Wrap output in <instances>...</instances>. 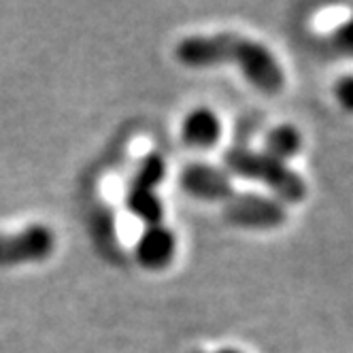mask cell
I'll return each mask as SVG.
<instances>
[{
    "label": "cell",
    "instance_id": "cell-2",
    "mask_svg": "<svg viewBox=\"0 0 353 353\" xmlns=\"http://www.w3.org/2000/svg\"><path fill=\"white\" fill-rule=\"evenodd\" d=\"M223 164L225 170L236 176L268 185L281 198V203H302L307 198L305 179L296 170H292L285 162L266 156L264 151L234 147L225 151Z\"/></svg>",
    "mask_w": 353,
    "mask_h": 353
},
{
    "label": "cell",
    "instance_id": "cell-3",
    "mask_svg": "<svg viewBox=\"0 0 353 353\" xmlns=\"http://www.w3.org/2000/svg\"><path fill=\"white\" fill-rule=\"evenodd\" d=\"M223 217L228 223L241 225V228L270 230L285 223L288 209L281 200L254 192H245V194L234 192L223 203Z\"/></svg>",
    "mask_w": 353,
    "mask_h": 353
},
{
    "label": "cell",
    "instance_id": "cell-1",
    "mask_svg": "<svg viewBox=\"0 0 353 353\" xmlns=\"http://www.w3.org/2000/svg\"><path fill=\"white\" fill-rule=\"evenodd\" d=\"M176 58L188 66H211L234 62L256 90L276 94L285 85V72L268 49L236 32L213 37H190L174 49Z\"/></svg>",
    "mask_w": 353,
    "mask_h": 353
},
{
    "label": "cell",
    "instance_id": "cell-12",
    "mask_svg": "<svg viewBox=\"0 0 353 353\" xmlns=\"http://www.w3.org/2000/svg\"><path fill=\"white\" fill-rule=\"evenodd\" d=\"M215 353H241V351H236V349H219Z\"/></svg>",
    "mask_w": 353,
    "mask_h": 353
},
{
    "label": "cell",
    "instance_id": "cell-5",
    "mask_svg": "<svg viewBox=\"0 0 353 353\" xmlns=\"http://www.w3.org/2000/svg\"><path fill=\"white\" fill-rule=\"evenodd\" d=\"M56 247V236L47 225H30L17 234H0V266L41 262Z\"/></svg>",
    "mask_w": 353,
    "mask_h": 353
},
{
    "label": "cell",
    "instance_id": "cell-10",
    "mask_svg": "<svg viewBox=\"0 0 353 353\" xmlns=\"http://www.w3.org/2000/svg\"><path fill=\"white\" fill-rule=\"evenodd\" d=\"M334 94H336V100L341 103V107L345 111L353 113V74H347V77L339 79Z\"/></svg>",
    "mask_w": 353,
    "mask_h": 353
},
{
    "label": "cell",
    "instance_id": "cell-8",
    "mask_svg": "<svg viewBox=\"0 0 353 353\" xmlns=\"http://www.w3.org/2000/svg\"><path fill=\"white\" fill-rule=\"evenodd\" d=\"M221 123L209 109H196L183 121V139L192 147H213L219 141Z\"/></svg>",
    "mask_w": 353,
    "mask_h": 353
},
{
    "label": "cell",
    "instance_id": "cell-6",
    "mask_svg": "<svg viewBox=\"0 0 353 353\" xmlns=\"http://www.w3.org/2000/svg\"><path fill=\"white\" fill-rule=\"evenodd\" d=\"M183 188L203 200H228L234 194V185L225 170L211 164H190L181 174Z\"/></svg>",
    "mask_w": 353,
    "mask_h": 353
},
{
    "label": "cell",
    "instance_id": "cell-9",
    "mask_svg": "<svg viewBox=\"0 0 353 353\" xmlns=\"http://www.w3.org/2000/svg\"><path fill=\"white\" fill-rule=\"evenodd\" d=\"M300 149H302V134L290 123L276 125L264 139V154L279 162L294 158L296 154H300Z\"/></svg>",
    "mask_w": 353,
    "mask_h": 353
},
{
    "label": "cell",
    "instance_id": "cell-7",
    "mask_svg": "<svg viewBox=\"0 0 353 353\" xmlns=\"http://www.w3.org/2000/svg\"><path fill=\"white\" fill-rule=\"evenodd\" d=\"M174 256V236L164 225H151L137 245V258L147 268H164Z\"/></svg>",
    "mask_w": 353,
    "mask_h": 353
},
{
    "label": "cell",
    "instance_id": "cell-4",
    "mask_svg": "<svg viewBox=\"0 0 353 353\" xmlns=\"http://www.w3.org/2000/svg\"><path fill=\"white\" fill-rule=\"evenodd\" d=\"M164 172L166 166L162 156L149 154L143 160L128 194V209L149 225H160L162 221V205L154 194V185L162 181Z\"/></svg>",
    "mask_w": 353,
    "mask_h": 353
},
{
    "label": "cell",
    "instance_id": "cell-11",
    "mask_svg": "<svg viewBox=\"0 0 353 353\" xmlns=\"http://www.w3.org/2000/svg\"><path fill=\"white\" fill-rule=\"evenodd\" d=\"M334 45L341 49L343 54L353 56V17L347 19L343 26L334 32Z\"/></svg>",
    "mask_w": 353,
    "mask_h": 353
}]
</instances>
